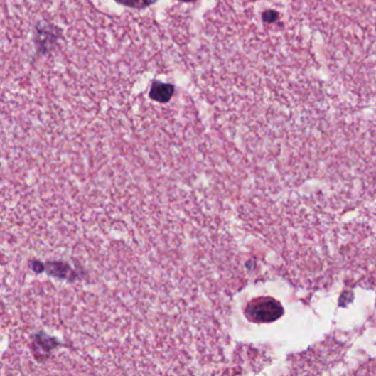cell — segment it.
Returning <instances> with one entry per match:
<instances>
[{
  "instance_id": "cell-3",
  "label": "cell",
  "mask_w": 376,
  "mask_h": 376,
  "mask_svg": "<svg viewBox=\"0 0 376 376\" xmlns=\"http://www.w3.org/2000/svg\"><path fill=\"white\" fill-rule=\"evenodd\" d=\"M116 1L128 7L144 8L143 0H116Z\"/></svg>"
},
{
  "instance_id": "cell-2",
  "label": "cell",
  "mask_w": 376,
  "mask_h": 376,
  "mask_svg": "<svg viewBox=\"0 0 376 376\" xmlns=\"http://www.w3.org/2000/svg\"><path fill=\"white\" fill-rule=\"evenodd\" d=\"M173 87L170 84L161 83V82H156L153 84L151 91H150V97L156 101L167 102L168 100L171 99L173 94Z\"/></svg>"
},
{
  "instance_id": "cell-4",
  "label": "cell",
  "mask_w": 376,
  "mask_h": 376,
  "mask_svg": "<svg viewBox=\"0 0 376 376\" xmlns=\"http://www.w3.org/2000/svg\"><path fill=\"white\" fill-rule=\"evenodd\" d=\"M157 0H143L144 8L147 7V6L151 5V4L156 3Z\"/></svg>"
},
{
  "instance_id": "cell-1",
  "label": "cell",
  "mask_w": 376,
  "mask_h": 376,
  "mask_svg": "<svg viewBox=\"0 0 376 376\" xmlns=\"http://www.w3.org/2000/svg\"><path fill=\"white\" fill-rule=\"evenodd\" d=\"M281 304L273 298H259L249 303L246 316L253 322H273L283 315Z\"/></svg>"
},
{
  "instance_id": "cell-5",
  "label": "cell",
  "mask_w": 376,
  "mask_h": 376,
  "mask_svg": "<svg viewBox=\"0 0 376 376\" xmlns=\"http://www.w3.org/2000/svg\"><path fill=\"white\" fill-rule=\"evenodd\" d=\"M180 1H191V0H180Z\"/></svg>"
}]
</instances>
